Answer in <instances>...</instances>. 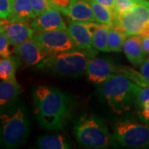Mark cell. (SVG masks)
Returning a JSON list of instances; mask_svg holds the SVG:
<instances>
[{
  "label": "cell",
  "instance_id": "1",
  "mask_svg": "<svg viewBox=\"0 0 149 149\" xmlns=\"http://www.w3.org/2000/svg\"><path fill=\"white\" fill-rule=\"evenodd\" d=\"M35 116L39 125L46 130L63 129L71 111L68 94L49 85H39L32 91Z\"/></svg>",
  "mask_w": 149,
  "mask_h": 149
},
{
  "label": "cell",
  "instance_id": "2",
  "mask_svg": "<svg viewBox=\"0 0 149 149\" xmlns=\"http://www.w3.org/2000/svg\"><path fill=\"white\" fill-rule=\"evenodd\" d=\"M30 133V121L23 102L17 101L0 112V147L17 148L26 143Z\"/></svg>",
  "mask_w": 149,
  "mask_h": 149
},
{
  "label": "cell",
  "instance_id": "3",
  "mask_svg": "<svg viewBox=\"0 0 149 149\" xmlns=\"http://www.w3.org/2000/svg\"><path fill=\"white\" fill-rule=\"evenodd\" d=\"M100 85V93L112 112L122 115L136 109L140 86L121 74L113 75Z\"/></svg>",
  "mask_w": 149,
  "mask_h": 149
},
{
  "label": "cell",
  "instance_id": "4",
  "mask_svg": "<svg viewBox=\"0 0 149 149\" xmlns=\"http://www.w3.org/2000/svg\"><path fill=\"white\" fill-rule=\"evenodd\" d=\"M97 52L73 49L47 56L37 68L59 76H77L85 73L90 61Z\"/></svg>",
  "mask_w": 149,
  "mask_h": 149
},
{
  "label": "cell",
  "instance_id": "5",
  "mask_svg": "<svg viewBox=\"0 0 149 149\" xmlns=\"http://www.w3.org/2000/svg\"><path fill=\"white\" fill-rule=\"evenodd\" d=\"M74 133L81 147L103 149L113 145V135L105 123L94 113L85 114L75 123Z\"/></svg>",
  "mask_w": 149,
  "mask_h": 149
},
{
  "label": "cell",
  "instance_id": "6",
  "mask_svg": "<svg viewBox=\"0 0 149 149\" xmlns=\"http://www.w3.org/2000/svg\"><path fill=\"white\" fill-rule=\"evenodd\" d=\"M114 145L127 148H148L149 125L129 120L119 121L113 126Z\"/></svg>",
  "mask_w": 149,
  "mask_h": 149
},
{
  "label": "cell",
  "instance_id": "7",
  "mask_svg": "<svg viewBox=\"0 0 149 149\" xmlns=\"http://www.w3.org/2000/svg\"><path fill=\"white\" fill-rule=\"evenodd\" d=\"M149 22V2H139L128 13L114 17V24L122 29L127 37L140 35Z\"/></svg>",
  "mask_w": 149,
  "mask_h": 149
},
{
  "label": "cell",
  "instance_id": "8",
  "mask_svg": "<svg viewBox=\"0 0 149 149\" xmlns=\"http://www.w3.org/2000/svg\"><path fill=\"white\" fill-rule=\"evenodd\" d=\"M33 40L47 56L76 49L69 33L65 29L35 32Z\"/></svg>",
  "mask_w": 149,
  "mask_h": 149
},
{
  "label": "cell",
  "instance_id": "9",
  "mask_svg": "<svg viewBox=\"0 0 149 149\" xmlns=\"http://www.w3.org/2000/svg\"><path fill=\"white\" fill-rule=\"evenodd\" d=\"M96 23V22H70L67 32L76 49L98 52L93 47V30Z\"/></svg>",
  "mask_w": 149,
  "mask_h": 149
},
{
  "label": "cell",
  "instance_id": "10",
  "mask_svg": "<svg viewBox=\"0 0 149 149\" xmlns=\"http://www.w3.org/2000/svg\"><path fill=\"white\" fill-rule=\"evenodd\" d=\"M118 66L111 61L93 57L87 65L85 74L88 81L95 85H100L113 75L118 74Z\"/></svg>",
  "mask_w": 149,
  "mask_h": 149
},
{
  "label": "cell",
  "instance_id": "11",
  "mask_svg": "<svg viewBox=\"0 0 149 149\" xmlns=\"http://www.w3.org/2000/svg\"><path fill=\"white\" fill-rule=\"evenodd\" d=\"M35 32H47L57 29L67 30V26L65 22L61 13L55 8H49L41 15L36 17L30 22Z\"/></svg>",
  "mask_w": 149,
  "mask_h": 149
},
{
  "label": "cell",
  "instance_id": "12",
  "mask_svg": "<svg viewBox=\"0 0 149 149\" xmlns=\"http://www.w3.org/2000/svg\"><path fill=\"white\" fill-rule=\"evenodd\" d=\"M15 52L27 67L37 65L47 57V54L33 39H28L15 47Z\"/></svg>",
  "mask_w": 149,
  "mask_h": 149
},
{
  "label": "cell",
  "instance_id": "13",
  "mask_svg": "<svg viewBox=\"0 0 149 149\" xmlns=\"http://www.w3.org/2000/svg\"><path fill=\"white\" fill-rule=\"evenodd\" d=\"M3 32L14 47L28 39H32L35 34L34 29L28 22H9L8 19L4 22Z\"/></svg>",
  "mask_w": 149,
  "mask_h": 149
},
{
  "label": "cell",
  "instance_id": "14",
  "mask_svg": "<svg viewBox=\"0 0 149 149\" xmlns=\"http://www.w3.org/2000/svg\"><path fill=\"white\" fill-rule=\"evenodd\" d=\"M123 52L129 62L135 66H140L147 58V53L143 47L139 35L127 37L123 46Z\"/></svg>",
  "mask_w": 149,
  "mask_h": 149
},
{
  "label": "cell",
  "instance_id": "15",
  "mask_svg": "<svg viewBox=\"0 0 149 149\" xmlns=\"http://www.w3.org/2000/svg\"><path fill=\"white\" fill-rule=\"evenodd\" d=\"M22 93L21 85L17 80H3L0 82V112L13 105Z\"/></svg>",
  "mask_w": 149,
  "mask_h": 149
},
{
  "label": "cell",
  "instance_id": "16",
  "mask_svg": "<svg viewBox=\"0 0 149 149\" xmlns=\"http://www.w3.org/2000/svg\"><path fill=\"white\" fill-rule=\"evenodd\" d=\"M65 15L71 21L96 22L90 0H72Z\"/></svg>",
  "mask_w": 149,
  "mask_h": 149
},
{
  "label": "cell",
  "instance_id": "17",
  "mask_svg": "<svg viewBox=\"0 0 149 149\" xmlns=\"http://www.w3.org/2000/svg\"><path fill=\"white\" fill-rule=\"evenodd\" d=\"M35 17L30 0H15L7 19L9 22H29Z\"/></svg>",
  "mask_w": 149,
  "mask_h": 149
},
{
  "label": "cell",
  "instance_id": "18",
  "mask_svg": "<svg viewBox=\"0 0 149 149\" xmlns=\"http://www.w3.org/2000/svg\"><path fill=\"white\" fill-rule=\"evenodd\" d=\"M37 148L41 149H69L72 143L62 134L42 135L37 140Z\"/></svg>",
  "mask_w": 149,
  "mask_h": 149
},
{
  "label": "cell",
  "instance_id": "19",
  "mask_svg": "<svg viewBox=\"0 0 149 149\" xmlns=\"http://www.w3.org/2000/svg\"><path fill=\"white\" fill-rule=\"evenodd\" d=\"M22 61L18 56L4 57L0 61V79L16 80V72Z\"/></svg>",
  "mask_w": 149,
  "mask_h": 149
},
{
  "label": "cell",
  "instance_id": "20",
  "mask_svg": "<svg viewBox=\"0 0 149 149\" xmlns=\"http://www.w3.org/2000/svg\"><path fill=\"white\" fill-rule=\"evenodd\" d=\"M109 25L96 23L93 30V47L94 48L104 52H109L110 50L108 43V32Z\"/></svg>",
  "mask_w": 149,
  "mask_h": 149
},
{
  "label": "cell",
  "instance_id": "21",
  "mask_svg": "<svg viewBox=\"0 0 149 149\" xmlns=\"http://www.w3.org/2000/svg\"><path fill=\"white\" fill-rule=\"evenodd\" d=\"M127 38L126 34L114 23L109 25L108 32V43L110 52H118L123 51V46Z\"/></svg>",
  "mask_w": 149,
  "mask_h": 149
},
{
  "label": "cell",
  "instance_id": "22",
  "mask_svg": "<svg viewBox=\"0 0 149 149\" xmlns=\"http://www.w3.org/2000/svg\"><path fill=\"white\" fill-rule=\"evenodd\" d=\"M90 3L95 14L96 22L107 25L113 24L114 14L111 8L96 2L95 0H90Z\"/></svg>",
  "mask_w": 149,
  "mask_h": 149
},
{
  "label": "cell",
  "instance_id": "23",
  "mask_svg": "<svg viewBox=\"0 0 149 149\" xmlns=\"http://www.w3.org/2000/svg\"><path fill=\"white\" fill-rule=\"evenodd\" d=\"M118 74H121L127 76L129 80H131L135 84L140 87H149V81L142 73H139L136 70L130 68L128 66H118Z\"/></svg>",
  "mask_w": 149,
  "mask_h": 149
},
{
  "label": "cell",
  "instance_id": "24",
  "mask_svg": "<svg viewBox=\"0 0 149 149\" xmlns=\"http://www.w3.org/2000/svg\"><path fill=\"white\" fill-rule=\"evenodd\" d=\"M139 2V0H115L113 8L114 17L128 13Z\"/></svg>",
  "mask_w": 149,
  "mask_h": 149
},
{
  "label": "cell",
  "instance_id": "25",
  "mask_svg": "<svg viewBox=\"0 0 149 149\" xmlns=\"http://www.w3.org/2000/svg\"><path fill=\"white\" fill-rule=\"evenodd\" d=\"M11 46L13 45L11 43L4 32H0V56H3V58L11 56Z\"/></svg>",
  "mask_w": 149,
  "mask_h": 149
},
{
  "label": "cell",
  "instance_id": "26",
  "mask_svg": "<svg viewBox=\"0 0 149 149\" xmlns=\"http://www.w3.org/2000/svg\"><path fill=\"white\" fill-rule=\"evenodd\" d=\"M136 109L139 119L145 124L149 125V100L138 105Z\"/></svg>",
  "mask_w": 149,
  "mask_h": 149
},
{
  "label": "cell",
  "instance_id": "27",
  "mask_svg": "<svg viewBox=\"0 0 149 149\" xmlns=\"http://www.w3.org/2000/svg\"><path fill=\"white\" fill-rule=\"evenodd\" d=\"M30 2L36 17L41 15L44 12L51 8L48 0H30Z\"/></svg>",
  "mask_w": 149,
  "mask_h": 149
},
{
  "label": "cell",
  "instance_id": "28",
  "mask_svg": "<svg viewBox=\"0 0 149 149\" xmlns=\"http://www.w3.org/2000/svg\"><path fill=\"white\" fill-rule=\"evenodd\" d=\"M15 0H0V18L7 19L11 11Z\"/></svg>",
  "mask_w": 149,
  "mask_h": 149
},
{
  "label": "cell",
  "instance_id": "29",
  "mask_svg": "<svg viewBox=\"0 0 149 149\" xmlns=\"http://www.w3.org/2000/svg\"><path fill=\"white\" fill-rule=\"evenodd\" d=\"M48 2L51 8L60 11L61 13L65 14L71 4L72 0H48Z\"/></svg>",
  "mask_w": 149,
  "mask_h": 149
},
{
  "label": "cell",
  "instance_id": "30",
  "mask_svg": "<svg viewBox=\"0 0 149 149\" xmlns=\"http://www.w3.org/2000/svg\"><path fill=\"white\" fill-rule=\"evenodd\" d=\"M140 67H141V73L149 81V56L145 59V61L140 65Z\"/></svg>",
  "mask_w": 149,
  "mask_h": 149
},
{
  "label": "cell",
  "instance_id": "31",
  "mask_svg": "<svg viewBox=\"0 0 149 149\" xmlns=\"http://www.w3.org/2000/svg\"><path fill=\"white\" fill-rule=\"evenodd\" d=\"M96 2L101 3L103 5L106 6L108 8H111L112 10L113 11V8H114V3L115 0H95Z\"/></svg>",
  "mask_w": 149,
  "mask_h": 149
},
{
  "label": "cell",
  "instance_id": "32",
  "mask_svg": "<svg viewBox=\"0 0 149 149\" xmlns=\"http://www.w3.org/2000/svg\"><path fill=\"white\" fill-rule=\"evenodd\" d=\"M141 39H142V44H143L144 51L147 54H149V37H141Z\"/></svg>",
  "mask_w": 149,
  "mask_h": 149
},
{
  "label": "cell",
  "instance_id": "33",
  "mask_svg": "<svg viewBox=\"0 0 149 149\" xmlns=\"http://www.w3.org/2000/svg\"><path fill=\"white\" fill-rule=\"evenodd\" d=\"M140 37H149V22L147 23V25L143 28V32L139 35Z\"/></svg>",
  "mask_w": 149,
  "mask_h": 149
},
{
  "label": "cell",
  "instance_id": "34",
  "mask_svg": "<svg viewBox=\"0 0 149 149\" xmlns=\"http://www.w3.org/2000/svg\"><path fill=\"white\" fill-rule=\"evenodd\" d=\"M4 22H5V20L0 18V32H3L4 30Z\"/></svg>",
  "mask_w": 149,
  "mask_h": 149
},
{
  "label": "cell",
  "instance_id": "35",
  "mask_svg": "<svg viewBox=\"0 0 149 149\" xmlns=\"http://www.w3.org/2000/svg\"><path fill=\"white\" fill-rule=\"evenodd\" d=\"M148 2H149V0H148Z\"/></svg>",
  "mask_w": 149,
  "mask_h": 149
},
{
  "label": "cell",
  "instance_id": "36",
  "mask_svg": "<svg viewBox=\"0 0 149 149\" xmlns=\"http://www.w3.org/2000/svg\"><path fill=\"white\" fill-rule=\"evenodd\" d=\"M147 1H148V0H147Z\"/></svg>",
  "mask_w": 149,
  "mask_h": 149
}]
</instances>
